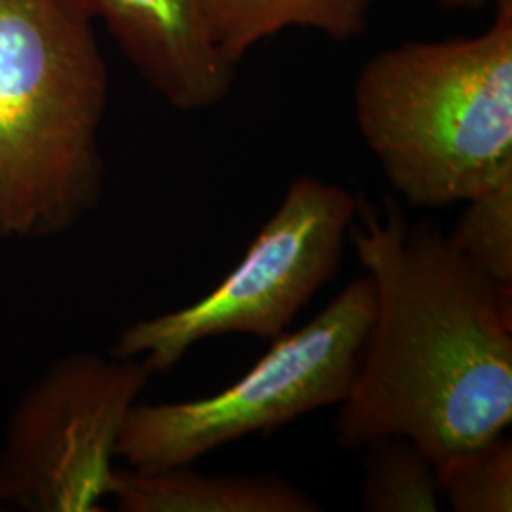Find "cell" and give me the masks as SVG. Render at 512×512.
Instances as JSON below:
<instances>
[{
	"label": "cell",
	"instance_id": "cell-1",
	"mask_svg": "<svg viewBox=\"0 0 512 512\" xmlns=\"http://www.w3.org/2000/svg\"><path fill=\"white\" fill-rule=\"evenodd\" d=\"M349 241L374 283L363 357L334 421L336 444L412 440L437 463L512 423V289L480 274L431 220L393 198L359 200Z\"/></svg>",
	"mask_w": 512,
	"mask_h": 512
},
{
	"label": "cell",
	"instance_id": "cell-2",
	"mask_svg": "<svg viewBox=\"0 0 512 512\" xmlns=\"http://www.w3.org/2000/svg\"><path fill=\"white\" fill-rule=\"evenodd\" d=\"M355 122L404 202L444 209L512 177V8L480 35L403 42L355 80Z\"/></svg>",
	"mask_w": 512,
	"mask_h": 512
},
{
	"label": "cell",
	"instance_id": "cell-3",
	"mask_svg": "<svg viewBox=\"0 0 512 512\" xmlns=\"http://www.w3.org/2000/svg\"><path fill=\"white\" fill-rule=\"evenodd\" d=\"M107 101L78 0H0V238L63 234L99 205Z\"/></svg>",
	"mask_w": 512,
	"mask_h": 512
},
{
	"label": "cell",
	"instance_id": "cell-4",
	"mask_svg": "<svg viewBox=\"0 0 512 512\" xmlns=\"http://www.w3.org/2000/svg\"><path fill=\"white\" fill-rule=\"evenodd\" d=\"M376 311L368 275L351 281L306 327L285 332L239 380L179 403H135L116 456L137 471L192 465L236 440L346 401Z\"/></svg>",
	"mask_w": 512,
	"mask_h": 512
},
{
	"label": "cell",
	"instance_id": "cell-5",
	"mask_svg": "<svg viewBox=\"0 0 512 512\" xmlns=\"http://www.w3.org/2000/svg\"><path fill=\"white\" fill-rule=\"evenodd\" d=\"M359 198L342 184L302 175L258 230L234 270L179 310L135 321L112 355L141 359L152 374L169 372L209 338L245 334L272 342L336 277Z\"/></svg>",
	"mask_w": 512,
	"mask_h": 512
},
{
	"label": "cell",
	"instance_id": "cell-6",
	"mask_svg": "<svg viewBox=\"0 0 512 512\" xmlns=\"http://www.w3.org/2000/svg\"><path fill=\"white\" fill-rule=\"evenodd\" d=\"M152 372L141 359L71 353L19 401L0 452V509L99 512L129 410Z\"/></svg>",
	"mask_w": 512,
	"mask_h": 512
},
{
	"label": "cell",
	"instance_id": "cell-7",
	"mask_svg": "<svg viewBox=\"0 0 512 512\" xmlns=\"http://www.w3.org/2000/svg\"><path fill=\"white\" fill-rule=\"evenodd\" d=\"M101 19L152 92L179 112L220 105L238 67L209 35L200 0H78Z\"/></svg>",
	"mask_w": 512,
	"mask_h": 512
},
{
	"label": "cell",
	"instance_id": "cell-8",
	"mask_svg": "<svg viewBox=\"0 0 512 512\" xmlns=\"http://www.w3.org/2000/svg\"><path fill=\"white\" fill-rule=\"evenodd\" d=\"M122 512H319L317 499L277 475H203L116 469L110 494Z\"/></svg>",
	"mask_w": 512,
	"mask_h": 512
},
{
	"label": "cell",
	"instance_id": "cell-9",
	"mask_svg": "<svg viewBox=\"0 0 512 512\" xmlns=\"http://www.w3.org/2000/svg\"><path fill=\"white\" fill-rule=\"evenodd\" d=\"M209 35L238 67L258 42L287 29H310L348 42L365 33L374 0H200Z\"/></svg>",
	"mask_w": 512,
	"mask_h": 512
},
{
	"label": "cell",
	"instance_id": "cell-10",
	"mask_svg": "<svg viewBox=\"0 0 512 512\" xmlns=\"http://www.w3.org/2000/svg\"><path fill=\"white\" fill-rule=\"evenodd\" d=\"M363 507L370 512H437L435 463L412 440L382 437L365 448Z\"/></svg>",
	"mask_w": 512,
	"mask_h": 512
},
{
	"label": "cell",
	"instance_id": "cell-11",
	"mask_svg": "<svg viewBox=\"0 0 512 512\" xmlns=\"http://www.w3.org/2000/svg\"><path fill=\"white\" fill-rule=\"evenodd\" d=\"M435 469L452 511H512V440L505 433L448 454Z\"/></svg>",
	"mask_w": 512,
	"mask_h": 512
},
{
	"label": "cell",
	"instance_id": "cell-12",
	"mask_svg": "<svg viewBox=\"0 0 512 512\" xmlns=\"http://www.w3.org/2000/svg\"><path fill=\"white\" fill-rule=\"evenodd\" d=\"M465 203L448 236L480 274L512 289V177Z\"/></svg>",
	"mask_w": 512,
	"mask_h": 512
},
{
	"label": "cell",
	"instance_id": "cell-13",
	"mask_svg": "<svg viewBox=\"0 0 512 512\" xmlns=\"http://www.w3.org/2000/svg\"><path fill=\"white\" fill-rule=\"evenodd\" d=\"M444 10H478L486 0H435Z\"/></svg>",
	"mask_w": 512,
	"mask_h": 512
},
{
	"label": "cell",
	"instance_id": "cell-14",
	"mask_svg": "<svg viewBox=\"0 0 512 512\" xmlns=\"http://www.w3.org/2000/svg\"><path fill=\"white\" fill-rule=\"evenodd\" d=\"M495 10H511L512 0H494Z\"/></svg>",
	"mask_w": 512,
	"mask_h": 512
},
{
	"label": "cell",
	"instance_id": "cell-15",
	"mask_svg": "<svg viewBox=\"0 0 512 512\" xmlns=\"http://www.w3.org/2000/svg\"><path fill=\"white\" fill-rule=\"evenodd\" d=\"M0 511H2V509H0Z\"/></svg>",
	"mask_w": 512,
	"mask_h": 512
}]
</instances>
